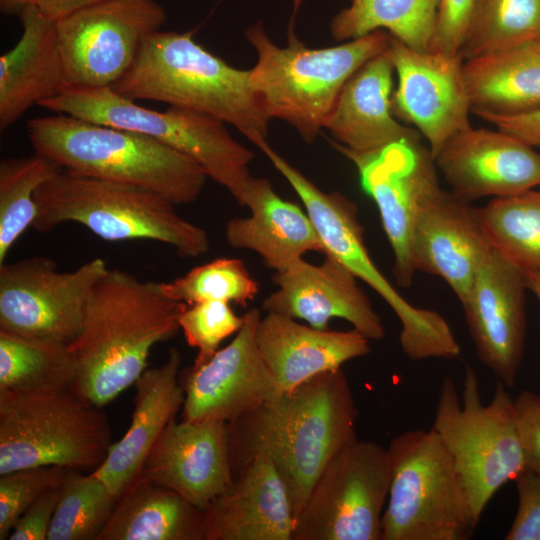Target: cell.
<instances>
[{
	"label": "cell",
	"mask_w": 540,
	"mask_h": 540,
	"mask_svg": "<svg viewBox=\"0 0 540 540\" xmlns=\"http://www.w3.org/2000/svg\"><path fill=\"white\" fill-rule=\"evenodd\" d=\"M358 409L341 368L320 373L228 423L232 472L257 454L281 475L296 518L333 455L355 439Z\"/></svg>",
	"instance_id": "obj_1"
},
{
	"label": "cell",
	"mask_w": 540,
	"mask_h": 540,
	"mask_svg": "<svg viewBox=\"0 0 540 540\" xmlns=\"http://www.w3.org/2000/svg\"><path fill=\"white\" fill-rule=\"evenodd\" d=\"M186 305L166 297L159 282L109 268L68 344L77 372L74 390L101 408L112 402L147 369L152 348L180 330Z\"/></svg>",
	"instance_id": "obj_2"
},
{
	"label": "cell",
	"mask_w": 540,
	"mask_h": 540,
	"mask_svg": "<svg viewBox=\"0 0 540 540\" xmlns=\"http://www.w3.org/2000/svg\"><path fill=\"white\" fill-rule=\"evenodd\" d=\"M134 101L152 100L203 113L237 129L259 149L268 144L270 118L250 82L193 39V32L155 31L128 71L111 86Z\"/></svg>",
	"instance_id": "obj_3"
},
{
	"label": "cell",
	"mask_w": 540,
	"mask_h": 540,
	"mask_svg": "<svg viewBox=\"0 0 540 540\" xmlns=\"http://www.w3.org/2000/svg\"><path fill=\"white\" fill-rule=\"evenodd\" d=\"M301 2L294 0L287 46H277L261 21L248 27L245 37L257 55L250 69L251 86L267 115L285 121L312 143L325 128L345 83L388 48L390 35L376 30L337 46L308 48L294 29Z\"/></svg>",
	"instance_id": "obj_4"
},
{
	"label": "cell",
	"mask_w": 540,
	"mask_h": 540,
	"mask_svg": "<svg viewBox=\"0 0 540 540\" xmlns=\"http://www.w3.org/2000/svg\"><path fill=\"white\" fill-rule=\"evenodd\" d=\"M27 133L35 153L65 171L147 189L174 204L195 201L208 178L189 157L128 129L56 113L31 119Z\"/></svg>",
	"instance_id": "obj_5"
},
{
	"label": "cell",
	"mask_w": 540,
	"mask_h": 540,
	"mask_svg": "<svg viewBox=\"0 0 540 540\" xmlns=\"http://www.w3.org/2000/svg\"><path fill=\"white\" fill-rule=\"evenodd\" d=\"M39 232L74 222L103 240H152L173 247L181 257L209 250L207 232L182 218L166 197L136 186L62 170L35 192Z\"/></svg>",
	"instance_id": "obj_6"
},
{
	"label": "cell",
	"mask_w": 540,
	"mask_h": 540,
	"mask_svg": "<svg viewBox=\"0 0 540 540\" xmlns=\"http://www.w3.org/2000/svg\"><path fill=\"white\" fill-rule=\"evenodd\" d=\"M462 398L446 376L432 429L448 452L477 524L495 493L526 467L516 427L514 399L499 380L489 404L481 399L474 369L464 373Z\"/></svg>",
	"instance_id": "obj_7"
},
{
	"label": "cell",
	"mask_w": 540,
	"mask_h": 540,
	"mask_svg": "<svg viewBox=\"0 0 540 540\" xmlns=\"http://www.w3.org/2000/svg\"><path fill=\"white\" fill-rule=\"evenodd\" d=\"M39 106L86 121L132 130L184 154L244 206L254 153L236 141L225 123L193 110L165 111L138 105L112 87H68Z\"/></svg>",
	"instance_id": "obj_8"
},
{
	"label": "cell",
	"mask_w": 540,
	"mask_h": 540,
	"mask_svg": "<svg viewBox=\"0 0 540 540\" xmlns=\"http://www.w3.org/2000/svg\"><path fill=\"white\" fill-rule=\"evenodd\" d=\"M112 443L106 413L74 389L0 391V475L39 466L94 471Z\"/></svg>",
	"instance_id": "obj_9"
},
{
	"label": "cell",
	"mask_w": 540,
	"mask_h": 540,
	"mask_svg": "<svg viewBox=\"0 0 540 540\" xmlns=\"http://www.w3.org/2000/svg\"><path fill=\"white\" fill-rule=\"evenodd\" d=\"M391 482L381 540H466L476 523L451 457L430 430L389 442Z\"/></svg>",
	"instance_id": "obj_10"
},
{
	"label": "cell",
	"mask_w": 540,
	"mask_h": 540,
	"mask_svg": "<svg viewBox=\"0 0 540 540\" xmlns=\"http://www.w3.org/2000/svg\"><path fill=\"white\" fill-rule=\"evenodd\" d=\"M261 151L301 199L325 252L367 283L394 311L401 323L399 343L403 353L413 361L457 358L460 346L446 319L437 311L410 304L372 261L356 204L339 192L322 191L269 144Z\"/></svg>",
	"instance_id": "obj_11"
},
{
	"label": "cell",
	"mask_w": 540,
	"mask_h": 540,
	"mask_svg": "<svg viewBox=\"0 0 540 540\" xmlns=\"http://www.w3.org/2000/svg\"><path fill=\"white\" fill-rule=\"evenodd\" d=\"M390 482L388 449L356 437L317 478L296 518L292 540H381Z\"/></svg>",
	"instance_id": "obj_12"
},
{
	"label": "cell",
	"mask_w": 540,
	"mask_h": 540,
	"mask_svg": "<svg viewBox=\"0 0 540 540\" xmlns=\"http://www.w3.org/2000/svg\"><path fill=\"white\" fill-rule=\"evenodd\" d=\"M108 269L100 257L70 272L45 256L0 264V330L69 344Z\"/></svg>",
	"instance_id": "obj_13"
},
{
	"label": "cell",
	"mask_w": 540,
	"mask_h": 540,
	"mask_svg": "<svg viewBox=\"0 0 540 540\" xmlns=\"http://www.w3.org/2000/svg\"><path fill=\"white\" fill-rule=\"evenodd\" d=\"M166 17L155 0H110L57 20L67 86H113L133 64L144 39L159 30Z\"/></svg>",
	"instance_id": "obj_14"
},
{
	"label": "cell",
	"mask_w": 540,
	"mask_h": 540,
	"mask_svg": "<svg viewBox=\"0 0 540 540\" xmlns=\"http://www.w3.org/2000/svg\"><path fill=\"white\" fill-rule=\"evenodd\" d=\"M329 143L358 170L361 186L378 208L393 251L396 283L409 287L416 272L411 253L415 219L423 205L442 189L430 149L420 140L392 143L370 153L351 151L333 139Z\"/></svg>",
	"instance_id": "obj_15"
},
{
	"label": "cell",
	"mask_w": 540,
	"mask_h": 540,
	"mask_svg": "<svg viewBox=\"0 0 540 540\" xmlns=\"http://www.w3.org/2000/svg\"><path fill=\"white\" fill-rule=\"evenodd\" d=\"M388 51L398 78L392 111L417 128L435 158L454 134L470 125L464 59L460 53L416 50L391 35Z\"/></svg>",
	"instance_id": "obj_16"
},
{
	"label": "cell",
	"mask_w": 540,
	"mask_h": 540,
	"mask_svg": "<svg viewBox=\"0 0 540 540\" xmlns=\"http://www.w3.org/2000/svg\"><path fill=\"white\" fill-rule=\"evenodd\" d=\"M261 318L259 309L248 310L234 339L206 363L191 367L184 383L183 420L229 423L283 393L257 345Z\"/></svg>",
	"instance_id": "obj_17"
},
{
	"label": "cell",
	"mask_w": 540,
	"mask_h": 540,
	"mask_svg": "<svg viewBox=\"0 0 540 540\" xmlns=\"http://www.w3.org/2000/svg\"><path fill=\"white\" fill-rule=\"evenodd\" d=\"M524 272L491 250L461 303L478 359L506 387H513L525 338Z\"/></svg>",
	"instance_id": "obj_18"
},
{
	"label": "cell",
	"mask_w": 540,
	"mask_h": 540,
	"mask_svg": "<svg viewBox=\"0 0 540 540\" xmlns=\"http://www.w3.org/2000/svg\"><path fill=\"white\" fill-rule=\"evenodd\" d=\"M434 159L451 192L468 202L540 186V151L499 129L469 125L454 134Z\"/></svg>",
	"instance_id": "obj_19"
},
{
	"label": "cell",
	"mask_w": 540,
	"mask_h": 540,
	"mask_svg": "<svg viewBox=\"0 0 540 540\" xmlns=\"http://www.w3.org/2000/svg\"><path fill=\"white\" fill-rule=\"evenodd\" d=\"M324 255L319 265L301 258L276 271L272 281L277 290L263 300L262 309L304 320L320 330L329 329L330 320L340 318L369 340L382 339V320L356 277L332 255Z\"/></svg>",
	"instance_id": "obj_20"
},
{
	"label": "cell",
	"mask_w": 540,
	"mask_h": 540,
	"mask_svg": "<svg viewBox=\"0 0 540 540\" xmlns=\"http://www.w3.org/2000/svg\"><path fill=\"white\" fill-rule=\"evenodd\" d=\"M140 475L204 511L233 479L228 422L172 420Z\"/></svg>",
	"instance_id": "obj_21"
},
{
	"label": "cell",
	"mask_w": 540,
	"mask_h": 540,
	"mask_svg": "<svg viewBox=\"0 0 540 540\" xmlns=\"http://www.w3.org/2000/svg\"><path fill=\"white\" fill-rule=\"evenodd\" d=\"M493 246L478 208L440 189L421 208L411 236L416 271L442 278L462 303Z\"/></svg>",
	"instance_id": "obj_22"
},
{
	"label": "cell",
	"mask_w": 540,
	"mask_h": 540,
	"mask_svg": "<svg viewBox=\"0 0 540 540\" xmlns=\"http://www.w3.org/2000/svg\"><path fill=\"white\" fill-rule=\"evenodd\" d=\"M204 540H292L295 516L273 461L257 454L206 507Z\"/></svg>",
	"instance_id": "obj_23"
},
{
	"label": "cell",
	"mask_w": 540,
	"mask_h": 540,
	"mask_svg": "<svg viewBox=\"0 0 540 540\" xmlns=\"http://www.w3.org/2000/svg\"><path fill=\"white\" fill-rule=\"evenodd\" d=\"M181 363L180 351L171 348L164 363L147 368L138 378L130 426L92 471L117 498L140 476L157 440L183 406Z\"/></svg>",
	"instance_id": "obj_24"
},
{
	"label": "cell",
	"mask_w": 540,
	"mask_h": 540,
	"mask_svg": "<svg viewBox=\"0 0 540 540\" xmlns=\"http://www.w3.org/2000/svg\"><path fill=\"white\" fill-rule=\"evenodd\" d=\"M394 66L388 48L372 57L345 83L325 125L333 140L358 153L392 143L420 140L392 111Z\"/></svg>",
	"instance_id": "obj_25"
},
{
	"label": "cell",
	"mask_w": 540,
	"mask_h": 540,
	"mask_svg": "<svg viewBox=\"0 0 540 540\" xmlns=\"http://www.w3.org/2000/svg\"><path fill=\"white\" fill-rule=\"evenodd\" d=\"M23 33L0 57V129L12 126L33 105L68 86L58 43L56 21L37 5L19 13Z\"/></svg>",
	"instance_id": "obj_26"
},
{
	"label": "cell",
	"mask_w": 540,
	"mask_h": 540,
	"mask_svg": "<svg viewBox=\"0 0 540 540\" xmlns=\"http://www.w3.org/2000/svg\"><path fill=\"white\" fill-rule=\"evenodd\" d=\"M256 340L283 392L320 373L339 369L371 350L370 340L354 328L320 330L277 313H267L260 319Z\"/></svg>",
	"instance_id": "obj_27"
},
{
	"label": "cell",
	"mask_w": 540,
	"mask_h": 540,
	"mask_svg": "<svg viewBox=\"0 0 540 540\" xmlns=\"http://www.w3.org/2000/svg\"><path fill=\"white\" fill-rule=\"evenodd\" d=\"M244 206L250 216L230 219L226 240L233 248L258 254L266 267L281 271L307 252L326 253L306 210L279 196L268 179L251 177Z\"/></svg>",
	"instance_id": "obj_28"
},
{
	"label": "cell",
	"mask_w": 540,
	"mask_h": 540,
	"mask_svg": "<svg viewBox=\"0 0 540 540\" xmlns=\"http://www.w3.org/2000/svg\"><path fill=\"white\" fill-rule=\"evenodd\" d=\"M471 112L516 115L540 108V38L464 60Z\"/></svg>",
	"instance_id": "obj_29"
},
{
	"label": "cell",
	"mask_w": 540,
	"mask_h": 540,
	"mask_svg": "<svg viewBox=\"0 0 540 540\" xmlns=\"http://www.w3.org/2000/svg\"><path fill=\"white\" fill-rule=\"evenodd\" d=\"M97 540H204V512L140 475L117 499Z\"/></svg>",
	"instance_id": "obj_30"
},
{
	"label": "cell",
	"mask_w": 540,
	"mask_h": 540,
	"mask_svg": "<svg viewBox=\"0 0 540 540\" xmlns=\"http://www.w3.org/2000/svg\"><path fill=\"white\" fill-rule=\"evenodd\" d=\"M349 6L331 20L337 41L352 40L385 30L405 45L431 50L437 0H348Z\"/></svg>",
	"instance_id": "obj_31"
},
{
	"label": "cell",
	"mask_w": 540,
	"mask_h": 540,
	"mask_svg": "<svg viewBox=\"0 0 540 540\" xmlns=\"http://www.w3.org/2000/svg\"><path fill=\"white\" fill-rule=\"evenodd\" d=\"M76 379L68 344L0 330V391L74 389Z\"/></svg>",
	"instance_id": "obj_32"
},
{
	"label": "cell",
	"mask_w": 540,
	"mask_h": 540,
	"mask_svg": "<svg viewBox=\"0 0 540 540\" xmlns=\"http://www.w3.org/2000/svg\"><path fill=\"white\" fill-rule=\"evenodd\" d=\"M478 215L494 249L522 270L540 272L539 190L495 197Z\"/></svg>",
	"instance_id": "obj_33"
},
{
	"label": "cell",
	"mask_w": 540,
	"mask_h": 540,
	"mask_svg": "<svg viewBox=\"0 0 540 540\" xmlns=\"http://www.w3.org/2000/svg\"><path fill=\"white\" fill-rule=\"evenodd\" d=\"M63 169L35 153L0 163V264L37 216L36 190Z\"/></svg>",
	"instance_id": "obj_34"
},
{
	"label": "cell",
	"mask_w": 540,
	"mask_h": 540,
	"mask_svg": "<svg viewBox=\"0 0 540 540\" xmlns=\"http://www.w3.org/2000/svg\"><path fill=\"white\" fill-rule=\"evenodd\" d=\"M540 38V0H479L460 54L464 60Z\"/></svg>",
	"instance_id": "obj_35"
},
{
	"label": "cell",
	"mask_w": 540,
	"mask_h": 540,
	"mask_svg": "<svg viewBox=\"0 0 540 540\" xmlns=\"http://www.w3.org/2000/svg\"><path fill=\"white\" fill-rule=\"evenodd\" d=\"M65 476L47 540H97L117 502L93 472Z\"/></svg>",
	"instance_id": "obj_36"
},
{
	"label": "cell",
	"mask_w": 540,
	"mask_h": 540,
	"mask_svg": "<svg viewBox=\"0 0 540 540\" xmlns=\"http://www.w3.org/2000/svg\"><path fill=\"white\" fill-rule=\"evenodd\" d=\"M163 294L185 304L223 301L242 307L253 300L259 285L244 262L237 258H218L192 268L184 276L160 282Z\"/></svg>",
	"instance_id": "obj_37"
},
{
	"label": "cell",
	"mask_w": 540,
	"mask_h": 540,
	"mask_svg": "<svg viewBox=\"0 0 540 540\" xmlns=\"http://www.w3.org/2000/svg\"><path fill=\"white\" fill-rule=\"evenodd\" d=\"M243 323L244 315L237 316L230 303L205 301L187 304L179 317V326L187 344L198 351L193 366L210 360L220 343L237 333Z\"/></svg>",
	"instance_id": "obj_38"
},
{
	"label": "cell",
	"mask_w": 540,
	"mask_h": 540,
	"mask_svg": "<svg viewBox=\"0 0 540 540\" xmlns=\"http://www.w3.org/2000/svg\"><path fill=\"white\" fill-rule=\"evenodd\" d=\"M70 469L39 466L15 470L0 477V539H8L21 515L44 492L60 485Z\"/></svg>",
	"instance_id": "obj_39"
},
{
	"label": "cell",
	"mask_w": 540,
	"mask_h": 540,
	"mask_svg": "<svg viewBox=\"0 0 540 540\" xmlns=\"http://www.w3.org/2000/svg\"><path fill=\"white\" fill-rule=\"evenodd\" d=\"M479 0H437L431 50L458 54Z\"/></svg>",
	"instance_id": "obj_40"
},
{
	"label": "cell",
	"mask_w": 540,
	"mask_h": 540,
	"mask_svg": "<svg viewBox=\"0 0 540 540\" xmlns=\"http://www.w3.org/2000/svg\"><path fill=\"white\" fill-rule=\"evenodd\" d=\"M514 481L518 506L505 540H540V476L525 468Z\"/></svg>",
	"instance_id": "obj_41"
},
{
	"label": "cell",
	"mask_w": 540,
	"mask_h": 540,
	"mask_svg": "<svg viewBox=\"0 0 540 540\" xmlns=\"http://www.w3.org/2000/svg\"><path fill=\"white\" fill-rule=\"evenodd\" d=\"M514 412L525 467L540 476V396L521 391Z\"/></svg>",
	"instance_id": "obj_42"
},
{
	"label": "cell",
	"mask_w": 540,
	"mask_h": 540,
	"mask_svg": "<svg viewBox=\"0 0 540 540\" xmlns=\"http://www.w3.org/2000/svg\"><path fill=\"white\" fill-rule=\"evenodd\" d=\"M61 485L44 492L21 515L13 527L10 540H47L52 519L59 501Z\"/></svg>",
	"instance_id": "obj_43"
},
{
	"label": "cell",
	"mask_w": 540,
	"mask_h": 540,
	"mask_svg": "<svg viewBox=\"0 0 540 540\" xmlns=\"http://www.w3.org/2000/svg\"><path fill=\"white\" fill-rule=\"evenodd\" d=\"M482 119L524 143L540 149V108L516 115H486Z\"/></svg>",
	"instance_id": "obj_44"
},
{
	"label": "cell",
	"mask_w": 540,
	"mask_h": 540,
	"mask_svg": "<svg viewBox=\"0 0 540 540\" xmlns=\"http://www.w3.org/2000/svg\"><path fill=\"white\" fill-rule=\"evenodd\" d=\"M110 0H38L37 6L49 18L57 21L79 9Z\"/></svg>",
	"instance_id": "obj_45"
},
{
	"label": "cell",
	"mask_w": 540,
	"mask_h": 540,
	"mask_svg": "<svg viewBox=\"0 0 540 540\" xmlns=\"http://www.w3.org/2000/svg\"><path fill=\"white\" fill-rule=\"evenodd\" d=\"M38 0H0V9L5 14H19L30 5H37Z\"/></svg>",
	"instance_id": "obj_46"
},
{
	"label": "cell",
	"mask_w": 540,
	"mask_h": 540,
	"mask_svg": "<svg viewBox=\"0 0 540 540\" xmlns=\"http://www.w3.org/2000/svg\"><path fill=\"white\" fill-rule=\"evenodd\" d=\"M527 289L530 290L540 301V272L523 270ZM540 396V393L538 394Z\"/></svg>",
	"instance_id": "obj_47"
},
{
	"label": "cell",
	"mask_w": 540,
	"mask_h": 540,
	"mask_svg": "<svg viewBox=\"0 0 540 540\" xmlns=\"http://www.w3.org/2000/svg\"><path fill=\"white\" fill-rule=\"evenodd\" d=\"M540 150V149H539Z\"/></svg>",
	"instance_id": "obj_48"
}]
</instances>
